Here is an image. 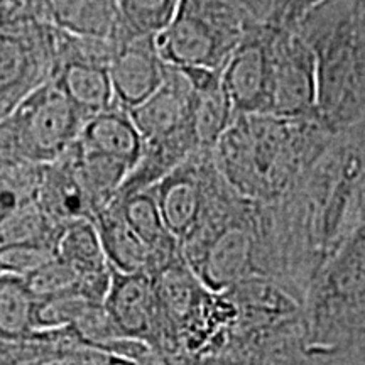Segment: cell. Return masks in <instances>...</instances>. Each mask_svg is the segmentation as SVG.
<instances>
[{
	"label": "cell",
	"instance_id": "cell-1",
	"mask_svg": "<svg viewBox=\"0 0 365 365\" xmlns=\"http://www.w3.org/2000/svg\"><path fill=\"white\" fill-rule=\"evenodd\" d=\"M274 220V279L307 303L323 267L365 220V122L331 137Z\"/></svg>",
	"mask_w": 365,
	"mask_h": 365
},
{
	"label": "cell",
	"instance_id": "cell-2",
	"mask_svg": "<svg viewBox=\"0 0 365 365\" xmlns=\"http://www.w3.org/2000/svg\"><path fill=\"white\" fill-rule=\"evenodd\" d=\"M333 135L317 120L237 113L213 149V161L235 193L277 205L298 188Z\"/></svg>",
	"mask_w": 365,
	"mask_h": 365
},
{
	"label": "cell",
	"instance_id": "cell-3",
	"mask_svg": "<svg viewBox=\"0 0 365 365\" xmlns=\"http://www.w3.org/2000/svg\"><path fill=\"white\" fill-rule=\"evenodd\" d=\"M298 31L317 56L319 124L339 134L365 122V4L327 0Z\"/></svg>",
	"mask_w": 365,
	"mask_h": 365
},
{
	"label": "cell",
	"instance_id": "cell-4",
	"mask_svg": "<svg viewBox=\"0 0 365 365\" xmlns=\"http://www.w3.org/2000/svg\"><path fill=\"white\" fill-rule=\"evenodd\" d=\"M304 319L307 352L346 355L365 336V220L309 287Z\"/></svg>",
	"mask_w": 365,
	"mask_h": 365
},
{
	"label": "cell",
	"instance_id": "cell-5",
	"mask_svg": "<svg viewBox=\"0 0 365 365\" xmlns=\"http://www.w3.org/2000/svg\"><path fill=\"white\" fill-rule=\"evenodd\" d=\"M255 21L254 0H181L158 51L171 66L223 70Z\"/></svg>",
	"mask_w": 365,
	"mask_h": 365
},
{
	"label": "cell",
	"instance_id": "cell-6",
	"mask_svg": "<svg viewBox=\"0 0 365 365\" xmlns=\"http://www.w3.org/2000/svg\"><path fill=\"white\" fill-rule=\"evenodd\" d=\"M90 118L56 80L48 81L0 118V159L58 161L76 144Z\"/></svg>",
	"mask_w": 365,
	"mask_h": 365
},
{
	"label": "cell",
	"instance_id": "cell-7",
	"mask_svg": "<svg viewBox=\"0 0 365 365\" xmlns=\"http://www.w3.org/2000/svg\"><path fill=\"white\" fill-rule=\"evenodd\" d=\"M56 24L24 21L0 24V118L54 80Z\"/></svg>",
	"mask_w": 365,
	"mask_h": 365
},
{
	"label": "cell",
	"instance_id": "cell-8",
	"mask_svg": "<svg viewBox=\"0 0 365 365\" xmlns=\"http://www.w3.org/2000/svg\"><path fill=\"white\" fill-rule=\"evenodd\" d=\"M218 178L220 171L213 161V150H198L149 188L168 230L181 247L202 227Z\"/></svg>",
	"mask_w": 365,
	"mask_h": 365
},
{
	"label": "cell",
	"instance_id": "cell-9",
	"mask_svg": "<svg viewBox=\"0 0 365 365\" xmlns=\"http://www.w3.org/2000/svg\"><path fill=\"white\" fill-rule=\"evenodd\" d=\"M271 115L319 122L317 56L298 29L274 27Z\"/></svg>",
	"mask_w": 365,
	"mask_h": 365
},
{
	"label": "cell",
	"instance_id": "cell-10",
	"mask_svg": "<svg viewBox=\"0 0 365 365\" xmlns=\"http://www.w3.org/2000/svg\"><path fill=\"white\" fill-rule=\"evenodd\" d=\"M274 27L255 21L222 71L237 113H269L272 86Z\"/></svg>",
	"mask_w": 365,
	"mask_h": 365
},
{
	"label": "cell",
	"instance_id": "cell-11",
	"mask_svg": "<svg viewBox=\"0 0 365 365\" xmlns=\"http://www.w3.org/2000/svg\"><path fill=\"white\" fill-rule=\"evenodd\" d=\"M103 304L125 339L145 341L156 349L159 307L156 284L150 274H125L113 269L112 286Z\"/></svg>",
	"mask_w": 365,
	"mask_h": 365
},
{
	"label": "cell",
	"instance_id": "cell-12",
	"mask_svg": "<svg viewBox=\"0 0 365 365\" xmlns=\"http://www.w3.org/2000/svg\"><path fill=\"white\" fill-rule=\"evenodd\" d=\"M195 93V85L186 70L168 65L163 85L145 102L130 110L132 120L145 143L171 135L193 124Z\"/></svg>",
	"mask_w": 365,
	"mask_h": 365
},
{
	"label": "cell",
	"instance_id": "cell-13",
	"mask_svg": "<svg viewBox=\"0 0 365 365\" xmlns=\"http://www.w3.org/2000/svg\"><path fill=\"white\" fill-rule=\"evenodd\" d=\"M166 63L158 51L156 38H140L115 44L108 73L118 107L132 110L163 85Z\"/></svg>",
	"mask_w": 365,
	"mask_h": 365
},
{
	"label": "cell",
	"instance_id": "cell-14",
	"mask_svg": "<svg viewBox=\"0 0 365 365\" xmlns=\"http://www.w3.org/2000/svg\"><path fill=\"white\" fill-rule=\"evenodd\" d=\"M56 252L63 262L78 274L80 293L93 303L103 304L112 286L113 269L95 222L83 218L65 225Z\"/></svg>",
	"mask_w": 365,
	"mask_h": 365
},
{
	"label": "cell",
	"instance_id": "cell-15",
	"mask_svg": "<svg viewBox=\"0 0 365 365\" xmlns=\"http://www.w3.org/2000/svg\"><path fill=\"white\" fill-rule=\"evenodd\" d=\"M195 85L193 127L202 150H213L222 135L225 134L237 110L228 97L222 80L223 70H205V68H182Z\"/></svg>",
	"mask_w": 365,
	"mask_h": 365
},
{
	"label": "cell",
	"instance_id": "cell-16",
	"mask_svg": "<svg viewBox=\"0 0 365 365\" xmlns=\"http://www.w3.org/2000/svg\"><path fill=\"white\" fill-rule=\"evenodd\" d=\"M76 143L90 153L129 164L132 170L143 159L145 150V140L132 120L130 112L117 103L91 117Z\"/></svg>",
	"mask_w": 365,
	"mask_h": 365
},
{
	"label": "cell",
	"instance_id": "cell-17",
	"mask_svg": "<svg viewBox=\"0 0 365 365\" xmlns=\"http://www.w3.org/2000/svg\"><path fill=\"white\" fill-rule=\"evenodd\" d=\"M36 202L61 227L75 220L95 218L93 207L68 154L58 161L46 164Z\"/></svg>",
	"mask_w": 365,
	"mask_h": 365
},
{
	"label": "cell",
	"instance_id": "cell-18",
	"mask_svg": "<svg viewBox=\"0 0 365 365\" xmlns=\"http://www.w3.org/2000/svg\"><path fill=\"white\" fill-rule=\"evenodd\" d=\"M105 254L115 271L132 274L153 269V250L135 234L115 200L95 217Z\"/></svg>",
	"mask_w": 365,
	"mask_h": 365
},
{
	"label": "cell",
	"instance_id": "cell-19",
	"mask_svg": "<svg viewBox=\"0 0 365 365\" xmlns=\"http://www.w3.org/2000/svg\"><path fill=\"white\" fill-rule=\"evenodd\" d=\"M66 154L97 217L117 198L118 191L132 173V168L118 159L85 150L78 143Z\"/></svg>",
	"mask_w": 365,
	"mask_h": 365
},
{
	"label": "cell",
	"instance_id": "cell-20",
	"mask_svg": "<svg viewBox=\"0 0 365 365\" xmlns=\"http://www.w3.org/2000/svg\"><path fill=\"white\" fill-rule=\"evenodd\" d=\"M54 80L81 110L90 117L102 113L115 105V93L108 66L66 65L59 68Z\"/></svg>",
	"mask_w": 365,
	"mask_h": 365
},
{
	"label": "cell",
	"instance_id": "cell-21",
	"mask_svg": "<svg viewBox=\"0 0 365 365\" xmlns=\"http://www.w3.org/2000/svg\"><path fill=\"white\" fill-rule=\"evenodd\" d=\"M181 0H120L113 43L158 38L175 19Z\"/></svg>",
	"mask_w": 365,
	"mask_h": 365
},
{
	"label": "cell",
	"instance_id": "cell-22",
	"mask_svg": "<svg viewBox=\"0 0 365 365\" xmlns=\"http://www.w3.org/2000/svg\"><path fill=\"white\" fill-rule=\"evenodd\" d=\"M120 0H51L53 22L70 33L113 39Z\"/></svg>",
	"mask_w": 365,
	"mask_h": 365
},
{
	"label": "cell",
	"instance_id": "cell-23",
	"mask_svg": "<svg viewBox=\"0 0 365 365\" xmlns=\"http://www.w3.org/2000/svg\"><path fill=\"white\" fill-rule=\"evenodd\" d=\"M63 228L65 227L58 225L41 208V205L33 200L22 203L7 217L0 218V242H2L0 247L36 244L56 249Z\"/></svg>",
	"mask_w": 365,
	"mask_h": 365
},
{
	"label": "cell",
	"instance_id": "cell-24",
	"mask_svg": "<svg viewBox=\"0 0 365 365\" xmlns=\"http://www.w3.org/2000/svg\"><path fill=\"white\" fill-rule=\"evenodd\" d=\"M36 298L19 276L0 274V336L17 340L34 331Z\"/></svg>",
	"mask_w": 365,
	"mask_h": 365
},
{
	"label": "cell",
	"instance_id": "cell-25",
	"mask_svg": "<svg viewBox=\"0 0 365 365\" xmlns=\"http://www.w3.org/2000/svg\"><path fill=\"white\" fill-rule=\"evenodd\" d=\"M113 54H115L113 39L70 33L56 26L58 70L66 65H75V63L108 66Z\"/></svg>",
	"mask_w": 365,
	"mask_h": 365
},
{
	"label": "cell",
	"instance_id": "cell-26",
	"mask_svg": "<svg viewBox=\"0 0 365 365\" xmlns=\"http://www.w3.org/2000/svg\"><path fill=\"white\" fill-rule=\"evenodd\" d=\"M91 304L80 291L51 296V298L36 299L34 304V330H61L75 325L83 317Z\"/></svg>",
	"mask_w": 365,
	"mask_h": 365
},
{
	"label": "cell",
	"instance_id": "cell-27",
	"mask_svg": "<svg viewBox=\"0 0 365 365\" xmlns=\"http://www.w3.org/2000/svg\"><path fill=\"white\" fill-rule=\"evenodd\" d=\"M26 282L27 289L36 299L51 298V296H59L80 291V277L73 269L56 257L54 261L46 264L38 271H34L29 276L22 277Z\"/></svg>",
	"mask_w": 365,
	"mask_h": 365
},
{
	"label": "cell",
	"instance_id": "cell-28",
	"mask_svg": "<svg viewBox=\"0 0 365 365\" xmlns=\"http://www.w3.org/2000/svg\"><path fill=\"white\" fill-rule=\"evenodd\" d=\"M56 257V249L49 245H7V247H0V271L2 274L26 277Z\"/></svg>",
	"mask_w": 365,
	"mask_h": 365
},
{
	"label": "cell",
	"instance_id": "cell-29",
	"mask_svg": "<svg viewBox=\"0 0 365 365\" xmlns=\"http://www.w3.org/2000/svg\"><path fill=\"white\" fill-rule=\"evenodd\" d=\"M327 0H269L266 24L276 29H298L309 12Z\"/></svg>",
	"mask_w": 365,
	"mask_h": 365
},
{
	"label": "cell",
	"instance_id": "cell-30",
	"mask_svg": "<svg viewBox=\"0 0 365 365\" xmlns=\"http://www.w3.org/2000/svg\"><path fill=\"white\" fill-rule=\"evenodd\" d=\"M24 21L53 22L51 0H0V24Z\"/></svg>",
	"mask_w": 365,
	"mask_h": 365
},
{
	"label": "cell",
	"instance_id": "cell-31",
	"mask_svg": "<svg viewBox=\"0 0 365 365\" xmlns=\"http://www.w3.org/2000/svg\"><path fill=\"white\" fill-rule=\"evenodd\" d=\"M349 357H354V359H360V360H365V336L362 340H360V344L355 346L352 352L349 354Z\"/></svg>",
	"mask_w": 365,
	"mask_h": 365
},
{
	"label": "cell",
	"instance_id": "cell-32",
	"mask_svg": "<svg viewBox=\"0 0 365 365\" xmlns=\"http://www.w3.org/2000/svg\"><path fill=\"white\" fill-rule=\"evenodd\" d=\"M117 365H137V364H134V362H120V364H117Z\"/></svg>",
	"mask_w": 365,
	"mask_h": 365
},
{
	"label": "cell",
	"instance_id": "cell-33",
	"mask_svg": "<svg viewBox=\"0 0 365 365\" xmlns=\"http://www.w3.org/2000/svg\"><path fill=\"white\" fill-rule=\"evenodd\" d=\"M362 2H364V4H365V0H362Z\"/></svg>",
	"mask_w": 365,
	"mask_h": 365
}]
</instances>
